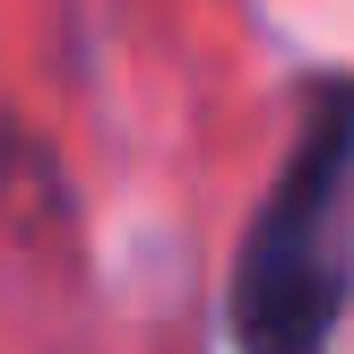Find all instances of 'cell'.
<instances>
[{
	"mask_svg": "<svg viewBox=\"0 0 354 354\" xmlns=\"http://www.w3.org/2000/svg\"><path fill=\"white\" fill-rule=\"evenodd\" d=\"M354 303V78H328L234 251V354H337Z\"/></svg>",
	"mask_w": 354,
	"mask_h": 354,
	"instance_id": "obj_1",
	"label": "cell"
}]
</instances>
